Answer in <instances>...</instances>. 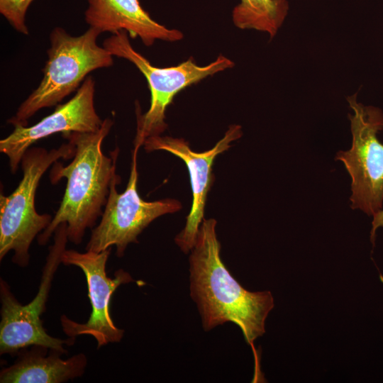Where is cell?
Listing matches in <instances>:
<instances>
[{"mask_svg": "<svg viewBox=\"0 0 383 383\" xmlns=\"http://www.w3.org/2000/svg\"><path fill=\"white\" fill-rule=\"evenodd\" d=\"M103 47L113 56L132 62L148 82L150 91V108L144 114L137 111V130L133 143L134 148H138L143 146L148 138L160 135L166 130V109L179 91L234 65L231 60L219 55L205 66H199L189 58L177 66L155 67L132 47L126 30H121L105 39Z\"/></svg>", "mask_w": 383, "mask_h": 383, "instance_id": "obj_5", "label": "cell"}, {"mask_svg": "<svg viewBox=\"0 0 383 383\" xmlns=\"http://www.w3.org/2000/svg\"><path fill=\"white\" fill-rule=\"evenodd\" d=\"M87 4L85 21L101 33L126 30L133 38L138 36L147 46L156 40L173 42L183 38L181 31L154 21L139 0H87Z\"/></svg>", "mask_w": 383, "mask_h": 383, "instance_id": "obj_12", "label": "cell"}, {"mask_svg": "<svg viewBox=\"0 0 383 383\" xmlns=\"http://www.w3.org/2000/svg\"><path fill=\"white\" fill-rule=\"evenodd\" d=\"M113 121H103L100 129L93 133L73 132L64 138L75 145V155L64 166L55 162L50 172L52 184L66 178L67 185L61 204L50 225L38 238L45 245L56 228L67 224L68 240L75 245L82 243L87 228H92L103 213L113 177L116 173L119 149L116 147L105 155L101 149L104 139L109 133Z\"/></svg>", "mask_w": 383, "mask_h": 383, "instance_id": "obj_2", "label": "cell"}, {"mask_svg": "<svg viewBox=\"0 0 383 383\" xmlns=\"http://www.w3.org/2000/svg\"><path fill=\"white\" fill-rule=\"evenodd\" d=\"M34 0H0V13L18 33L28 35L26 16Z\"/></svg>", "mask_w": 383, "mask_h": 383, "instance_id": "obj_15", "label": "cell"}, {"mask_svg": "<svg viewBox=\"0 0 383 383\" xmlns=\"http://www.w3.org/2000/svg\"><path fill=\"white\" fill-rule=\"evenodd\" d=\"M100 34L89 28L83 34L73 36L60 27L55 28L50 34V47L43 78L7 123L27 126L28 119L38 111L58 105L77 91L89 73L112 66L113 55L96 43Z\"/></svg>", "mask_w": 383, "mask_h": 383, "instance_id": "obj_3", "label": "cell"}, {"mask_svg": "<svg viewBox=\"0 0 383 383\" xmlns=\"http://www.w3.org/2000/svg\"><path fill=\"white\" fill-rule=\"evenodd\" d=\"M242 136L239 125H231L224 136L210 150L196 152L183 138L154 135L148 138L143 146L147 152L165 150L182 160L189 173L192 204L184 229L175 237L179 248L188 253L195 245L197 234L204 220L205 204L214 177L212 167L216 157L230 148L231 143Z\"/></svg>", "mask_w": 383, "mask_h": 383, "instance_id": "obj_11", "label": "cell"}, {"mask_svg": "<svg viewBox=\"0 0 383 383\" xmlns=\"http://www.w3.org/2000/svg\"><path fill=\"white\" fill-rule=\"evenodd\" d=\"M18 358L0 372L1 383H62L83 375L87 365L81 353L63 360V353L46 347L33 345L17 354Z\"/></svg>", "mask_w": 383, "mask_h": 383, "instance_id": "obj_13", "label": "cell"}, {"mask_svg": "<svg viewBox=\"0 0 383 383\" xmlns=\"http://www.w3.org/2000/svg\"><path fill=\"white\" fill-rule=\"evenodd\" d=\"M217 222H201L189 256L190 296L196 304L202 326L209 331L232 322L241 330L246 342L265 333V320L274 307L270 291L250 292L231 275L221 257Z\"/></svg>", "mask_w": 383, "mask_h": 383, "instance_id": "obj_1", "label": "cell"}, {"mask_svg": "<svg viewBox=\"0 0 383 383\" xmlns=\"http://www.w3.org/2000/svg\"><path fill=\"white\" fill-rule=\"evenodd\" d=\"M95 82L88 76L71 99L57 105L55 111L31 126H14L13 131L0 140V152L5 154L11 172L15 174L26 151L34 143L61 133H93L103 121L94 106Z\"/></svg>", "mask_w": 383, "mask_h": 383, "instance_id": "obj_10", "label": "cell"}, {"mask_svg": "<svg viewBox=\"0 0 383 383\" xmlns=\"http://www.w3.org/2000/svg\"><path fill=\"white\" fill-rule=\"evenodd\" d=\"M110 252L111 248L100 252L65 250L61 256L62 264L78 267L84 272L91 306L88 321L84 323L62 315L60 317L62 331L68 337L92 336L96 340L97 348L120 342L123 337L124 331L114 324L111 315V297L121 284L135 281L128 272L122 269L116 271L113 278L107 276L106 265Z\"/></svg>", "mask_w": 383, "mask_h": 383, "instance_id": "obj_9", "label": "cell"}, {"mask_svg": "<svg viewBox=\"0 0 383 383\" xmlns=\"http://www.w3.org/2000/svg\"><path fill=\"white\" fill-rule=\"evenodd\" d=\"M75 145L70 140L50 150L30 147L22 157L23 177L9 196L0 195V260L13 251L12 262L19 267L28 266L29 248L36 235L52 221L48 213H38L35 196L40 180L48 169L60 158L75 155Z\"/></svg>", "mask_w": 383, "mask_h": 383, "instance_id": "obj_4", "label": "cell"}, {"mask_svg": "<svg viewBox=\"0 0 383 383\" xmlns=\"http://www.w3.org/2000/svg\"><path fill=\"white\" fill-rule=\"evenodd\" d=\"M379 227H383V209L379 210L373 215L372 229L370 231V240L372 244H374L376 231Z\"/></svg>", "mask_w": 383, "mask_h": 383, "instance_id": "obj_16", "label": "cell"}, {"mask_svg": "<svg viewBox=\"0 0 383 383\" xmlns=\"http://www.w3.org/2000/svg\"><path fill=\"white\" fill-rule=\"evenodd\" d=\"M54 243L43 269L38 293L26 305H22L11 291L9 285L0 279V354L17 355L29 346L39 345L67 353L64 345H72L76 338L60 339L45 331L40 316L45 310L54 275L68 240L67 224L61 223L54 232Z\"/></svg>", "mask_w": 383, "mask_h": 383, "instance_id": "obj_6", "label": "cell"}, {"mask_svg": "<svg viewBox=\"0 0 383 383\" xmlns=\"http://www.w3.org/2000/svg\"><path fill=\"white\" fill-rule=\"evenodd\" d=\"M347 101L353 110L348 114L352 145L338 151L335 160L343 163L351 177V208L373 216L383 206V144L377 135L383 130V113L359 103L356 94Z\"/></svg>", "mask_w": 383, "mask_h": 383, "instance_id": "obj_7", "label": "cell"}, {"mask_svg": "<svg viewBox=\"0 0 383 383\" xmlns=\"http://www.w3.org/2000/svg\"><path fill=\"white\" fill-rule=\"evenodd\" d=\"M138 150H133L130 177L123 192L119 194L116 189L121 177L117 173L113 177L101 221L92 228L86 250L100 252L114 245L116 255L122 257L127 246L137 243L138 235L155 218L182 209L181 203L174 199L147 201L140 197L137 189Z\"/></svg>", "mask_w": 383, "mask_h": 383, "instance_id": "obj_8", "label": "cell"}, {"mask_svg": "<svg viewBox=\"0 0 383 383\" xmlns=\"http://www.w3.org/2000/svg\"><path fill=\"white\" fill-rule=\"evenodd\" d=\"M288 10L287 0H240L233 10L232 18L239 28L267 32L273 38Z\"/></svg>", "mask_w": 383, "mask_h": 383, "instance_id": "obj_14", "label": "cell"}]
</instances>
